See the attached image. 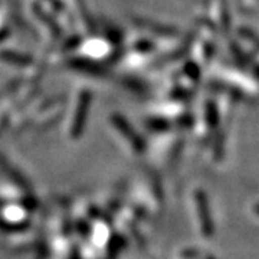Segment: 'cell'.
Wrapping results in <instances>:
<instances>
[{"label":"cell","instance_id":"obj_1","mask_svg":"<svg viewBox=\"0 0 259 259\" xmlns=\"http://www.w3.org/2000/svg\"><path fill=\"white\" fill-rule=\"evenodd\" d=\"M255 210H256V213L259 214V204H256V206H255Z\"/></svg>","mask_w":259,"mask_h":259}]
</instances>
